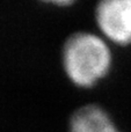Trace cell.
<instances>
[{
    "label": "cell",
    "instance_id": "277c9868",
    "mask_svg": "<svg viewBox=\"0 0 131 132\" xmlns=\"http://www.w3.org/2000/svg\"><path fill=\"white\" fill-rule=\"evenodd\" d=\"M45 4L52 5V6H58V7H65V6L73 5V1H71V0H52V1H45Z\"/></svg>",
    "mask_w": 131,
    "mask_h": 132
},
{
    "label": "cell",
    "instance_id": "3957f363",
    "mask_svg": "<svg viewBox=\"0 0 131 132\" xmlns=\"http://www.w3.org/2000/svg\"><path fill=\"white\" fill-rule=\"evenodd\" d=\"M69 132H120L109 114L97 104H86L72 114Z\"/></svg>",
    "mask_w": 131,
    "mask_h": 132
},
{
    "label": "cell",
    "instance_id": "6da1fadb",
    "mask_svg": "<svg viewBox=\"0 0 131 132\" xmlns=\"http://www.w3.org/2000/svg\"><path fill=\"white\" fill-rule=\"evenodd\" d=\"M62 63L65 74L76 86L89 88L109 72L111 51L99 35L78 31L65 41Z\"/></svg>",
    "mask_w": 131,
    "mask_h": 132
},
{
    "label": "cell",
    "instance_id": "7a4b0ae2",
    "mask_svg": "<svg viewBox=\"0 0 131 132\" xmlns=\"http://www.w3.org/2000/svg\"><path fill=\"white\" fill-rule=\"evenodd\" d=\"M95 21L107 39L131 44V0H103L95 8Z\"/></svg>",
    "mask_w": 131,
    "mask_h": 132
}]
</instances>
